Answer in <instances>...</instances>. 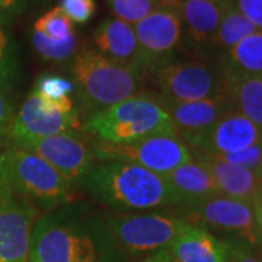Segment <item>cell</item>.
Wrapping results in <instances>:
<instances>
[{
	"label": "cell",
	"mask_w": 262,
	"mask_h": 262,
	"mask_svg": "<svg viewBox=\"0 0 262 262\" xmlns=\"http://www.w3.org/2000/svg\"><path fill=\"white\" fill-rule=\"evenodd\" d=\"M108 226L84 207H60L38 217L32 227L28 262H98Z\"/></svg>",
	"instance_id": "cell-1"
},
{
	"label": "cell",
	"mask_w": 262,
	"mask_h": 262,
	"mask_svg": "<svg viewBox=\"0 0 262 262\" xmlns=\"http://www.w3.org/2000/svg\"><path fill=\"white\" fill-rule=\"evenodd\" d=\"M82 184L105 206L127 213L181 206L165 175L117 160H96Z\"/></svg>",
	"instance_id": "cell-2"
},
{
	"label": "cell",
	"mask_w": 262,
	"mask_h": 262,
	"mask_svg": "<svg viewBox=\"0 0 262 262\" xmlns=\"http://www.w3.org/2000/svg\"><path fill=\"white\" fill-rule=\"evenodd\" d=\"M70 73L77 98L89 115L128 99L140 89L139 76L95 48L75 54Z\"/></svg>",
	"instance_id": "cell-3"
},
{
	"label": "cell",
	"mask_w": 262,
	"mask_h": 262,
	"mask_svg": "<svg viewBox=\"0 0 262 262\" xmlns=\"http://www.w3.org/2000/svg\"><path fill=\"white\" fill-rule=\"evenodd\" d=\"M82 130L108 143H130L151 136H178L159 99L134 95L101 113L88 117Z\"/></svg>",
	"instance_id": "cell-4"
},
{
	"label": "cell",
	"mask_w": 262,
	"mask_h": 262,
	"mask_svg": "<svg viewBox=\"0 0 262 262\" xmlns=\"http://www.w3.org/2000/svg\"><path fill=\"white\" fill-rule=\"evenodd\" d=\"M2 155L8 185L34 206L53 211L73 200L72 182L35 153L12 146Z\"/></svg>",
	"instance_id": "cell-5"
},
{
	"label": "cell",
	"mask_w": 262,
	"mask_h": 262,
	"mask_svg": "<svg viewBox=\"0 0 262 262\" xmlns=\"http://www.w3.org/2000/svg\"><path fill=\"white\" fill-rule=\"evenodd\" d=\"M91 147L96 160H117L166 175L192 160L179 136H151L130 143H108L94 139Z\"/></svg>",
	"instance_id": "cell-6"
},
{
	"label": "cell",
	"mask_w": 262,
	"mask_h": 262,
	"mask_svg": "<svg viewBox=\"0 0 262 262\" xmlns=\"http://www.w3.org/2000/svg\"><path fill=\"white\" fill-rule=\"evenodd\" d=\"M114 239L131 252L165 251L175 241L185 220L160 213H120L105 219Z\"/></svg>",
	"instance_id": "cell-7"
},
{
	"label": "cell",
	"mask_w": 262,
	"mask_h": 262,
	"mask_svg": "<svg viewBox=\"0 0 262 262\" xmlns=\"http://www.w3.org/2000/svg\"><path fill=\"white\" fill-rule=\"evenodd\" d=\"M140 48V73L155 75L168 64L182 39V19L175 8L159 6L140 22L133 25Z\"/></svg>",
	"instance_id": "cell-8"
},
{
	"label": "cell",
	"mask_w": 262,
	"mask_h": 262,
	"mask_svg": "<svg viewBox=\"0 0 262 262\" xmlns=\"http://www.w3.org/2000/svg\"><path fill=\"white\" fill-rule=\"evenodd\" d=\"M178 214L187 223L210 226L222 232L233 233L248 244L255 245L261 241L252 203L248 201L217 194L194 204L179 207Z\"/></svg>",
	"instance_id": "cell-9"
},
{
	"label": "cell",
	"mask_w": 262,
	"mask_h": 262,
	"mask_svg": "<svg viewBox=\"0 0 262 262\" xmlns=\"http://www.w3.org/2000/svg\"><path fill=\"white\" fill-rule=\"evenodd\" d=\"M15 147L35 153L69 182L82 181L95 163L91 141L84 140L76 131H67L46 137H28L12 143Z\"/></svg>",
	"instance_id": "cell-10"
},
{
	"label": "cell",
	"mask_w": 262,
	"mask_h": 262,
	"mask_svg": "<svg viewBox=\"0 0 262 262\" xmlns=\"http://www.w3.org/2000/svg\"><path fill=\"white\" fill-rule=\"evenodd\" d=\"M162 98L188 102L225 95L222 76L203 61H170L155 73Z\"/></svg>",
	"instance_id": "cell-11"
},
{
	"label": "cell",
	"mask_w": 262,
	"mask_h": 262,
	"mask_svg": "<svg viewBox=\"0 0 262 262\" xmlns=\"http://www.w3.org/2000/svg\"><path fill=\"white\" fill-rule=\"evenodd\" d=\"M192 155L225 156L262 143V128L236 110H230L206 131L182 137Z\"/></svg>",
	"instance_id": "cell-12"
},
{
	"label": "cell",
	"mask_w": 262,
	"mask_h": 262,
	"mask_svg": "<svg viewBox=\"0 0 262 262\" xmlns=\"http://www.w3.org/2000/svg\"><path fill=\"white\" fill-rule=\"evenodd\" d=\"M38 210L31 201L12 191L9 185L0 189V262L28 259Z\"/></svg>",
	"instance_id": "cell-13"
},
{
	"label": "cell",
	"mask_w": 262,
	"mask_h": 262,
	"mask_svg": "<svg viewBox=\"0 0 262 262\" xmlns=\"http://www.w3.org/2000/svg\"><path fill=\"white\" fill-rule=\"evenodd\" d=\"M82 128L80 115L77 110L72 113H51L42 108L38 96L32 91L15 114V120L10 130V143L28 139V137H46L67 131Z\"/></svg>",
	"instance_id": "cell-14"
},
{
	"label": "cell",
	"mask_w": 262,
	"mask_h": 262,
	"mask_svg": "<svg viewBox=\"0 0 262 262\" xmlns=\"http://www.w3.org/2000/svg\"><path fill=\"white\" fill-rule=\"evenodd\" d=\"M159 102L163 110L169 114L178 131L179 139L195 136L206 131L226 113L233 110V105L226 94L188 102L169 101L160 96Z\"/></svg>",
	"instance_id": "cell-15"
},
{
	"label": "cell",
	"mask_w": 262,
	"mask_h": 262,
	"mask_svg": "<svg viewBox=\"0 0 262 262\" xmlns=\"http://www.w3.org/2000/svg\"><path fill=\"white\" fill-rule=\"evenodd\" d=\"M95 50L115 63L130 69L141 79L140 48L131 25L120 19H105L94 31Z\"/></svg>",
	"instance_id": "cell-16"
},
{
	"label": "cell",
	"mask_w": 262,
	"mask_h": 262,
	"mask_svg": "<svg viewBox=\"0 0 262 262\" xmlns=\"http://www.w3.org/2000/svg\"><path fill=\"white\" fill-rule=\"evenodd\" d=\"M168 252L177 262H227L230 244L220 241L203 226L187 223Z\"/></svg>",
	"instance_id": "cell-17"
},
{
	"label": "cell",
	"mask_w": 262,
	"mask_h": 262,
	"mask_svg": "<svg viewBox=\"0 0 262 262\" xmlns=\"http://www.w3.org/2000/svg\"><path fill=\"white\" fill-rule=\"evenodd\" d=\"M192 159L200 162L208 170L222 195L252 203L253 196L262 185V177L255 170L230 165L207 155H192Z\"/></svg>",
	"instance_id": "cell-18"
},
{
	"label": "cell",
	"mask_w": 262,
	"mask_h": 262,
	"mask_svg": "<svg viewBox=\"0 0 262 262\" xmlns=\"http://www.w3.org/2000/svg\"><path fill=\"white\" fill-rule=\"evenodd\" d=\"M165 178L181 200L179 207L189 206L219 194L211 175L195 159L170 170L165 175Z\"/></svg>",
	"instance_id": "cell-19"
},
{
	"label": "cell",
	"mask_w": 262,
	"mask_h": 262,
	"mask_svg": "<svg viewBox=\"0 0 262 262\" xmlns=\"http://www.w3.org/2000/svg\"><path fill=\"white\" fill-rule=\"evenodd\" d=\"M226 3L213 0H182L179 15L187 35L196 44L210 42L219 28Z\"/></svg>",
	"instance_id": "cell-20"
},
{
	"label": "cell",
	"mask_w": 262,
	"mask_h": 262,
	"mask_svg": "<svg viewBox=\"0 0 262 262\" xmlns=\"http://www.w3.org/2000/svg\"><path fill=\"white\" fill-rule=\"evenodd\" d=\"M225 94L236 111L262 128V75L241 76L220 73Z\"/></svg>",
	"instance_id": "cell-21"
},
{
	"label": "cell",
	"mask_w": 262,
	"mask_h": 262,
	"mask_svg": "<svg viewBox=\"0 0 262 262\" xmlns=\"http://www.w3.org/2000/svg\"><path fill=\"white\" fill-rule=\"evenodd\" d=\"M225 75H262V31H255L225 51L222 70Z\"/></svg>",
	"instance_id": "cell-22"
},
{
	"label": "cell",
	"mask_w": 262,
	"mask_h": 262,
	"mask_svg": "<svg viewBox=\"0 0 262 262\" xmlns=\"http://www.w3.org/2000/svg\"><path fill=\"white\" fill-rule=\"evenodd\" d=\"M255 31H258V29L236 9L234 2H229V3H226L219 28L210 42L217 48L227 51L229 48L236 46L239 41H242L244 38L251 35Z\"/></svg>",
	"instance_id": "cell-23"
},
{
	"label": "cell",
	"mask_w": 262,
	"mask_h": 262,
	"mask_svg": "<svg viewBox=\"0 0 262 262\" xmlns=\"http://www.w3.org/2000/svg\"><path fill=\"white\" fill-rule=\"evenodd\" d=\"M32 46L39 56L48 61H64L77 51V35L72 34L64 39H50L41 32H32Z\"/></svg>",
	"instance_id": "cell-24"
},
{
	"label": "cell",
	"mask_w": 262,
	"mask_h": 262,
	"mask_svg": "<svg viewBox=\"0 0 262 262\" xmlns=\"http://www.w3.org/2000/svg\"><path fill=\"white\" fill-rule=\"evenodd\" d=\"M18 73V48L5 24L0 22V86L10 89Z\"/></svg>",
	"instance_id": "cell-25"
},
{
	"label": "cell",
	"mask_w": 262,
	"mask_h": 262,
	"mask_svg": "<svg viewBox=\"0 0 262 262\" xmlns=\"http://www.w3.org/2000/svg\"><path fill=\"white\" fill-rule=\"evenodd\" d=\"M34 31L41 32L50 39H64L75 34V24L66 16L63 10L56 6L35 20Z\"/></svg>",
	"instance_id": "cell-26"
},
{
	"label": "cell",
	"mask_w": 262,
	"mask_h": 262,
	"mask_svg": "<svg viewBox=\"0 0 262 262\" xmlns=\"http://www.w3.org/2000/svg\"><path fill=\"white\" fill-rule=\"evenodd\" d=\"M106 3L117 19L131 27L159 8L156 0H106Z\"/></svg>",
	"instance_id": "cell-27"
},
{
	"label": "cell",
	"mask_w": 262,
	"mask_h": 262,
	"mask_svg": "<svg viewBox=\"0 0 262 262\" xmlns=\"http://www.w3.org/2000/svg\"><path fill=\"white\" fill-rule=\"evenodd\" d=\"M32 91L48 101H60L64 98H70V95L75 92V86L70 80H67L61 76L42 75L37 79Z\"/></svg>",
	"instance_id": "cell-28"
},
{
	"label": "cell",
	"mask_w": 262,
	"mask_h": 262,
	"mask_svg": "<svg viewBox=\"0 0 262 262\" xmlns=\"http://www.w3.org/2000/svg\"><path fill=\"white\" fill-rule=\"evenodd\" d=\"M57 6L63 10L67 18L77 25L88 24L96 12L95 0H60Z\"/></svg>",
	"instance_id": "cell-29"
},
{
	"label": "cell",
	"mask_w": 262,
	"mask_h": 262,
	"mask_svg": "<svg viewBox=\"0 0 262 262\" xmlns=\"http://www.w3.org/2000/svg\"><path fill=\"white\" fill-rule=\"evenodd\" d=\"M214 158L223 160V162H227L230 165H237V166H242V168L255 170L259 175L262 173V143H258L252 147L242 150L239 153L225 155V156H214Z\"/></svg>",
	"instance_id": "cell-30"
},
{
	"label": "cell",
	"mask_w": 262,
	"mask_h": 262,
	"mask_svg": "<svg viewBox=\"0 0 262 262\" xmlns=\"http://www.w3.org/2000/svg\"><path fill=\"white\" fill-rule=\"evenodd\" d=\"M15 120V111L10 101L9 89L0 86V149L10 141V130Z\"/></svg>",
	"instance_id": "cell-31"
},
{
	"label": "cell",
	"mask_w": 262,
	"mask_h": 262,
	"mask_svg": "<svg viewBox=\"0 0 262 262\" xmlns=\"http://www.w3.org/2000/svg\"><path fill=\"white\" fill-rule=\"evenodd\" d=\"M234 6L255 28L262 31V0H234Z\"/></svg>",
	"instance_id": "cell-32"
},
{
	"label": "cell",
	"mask_w": 262,
	"mask_h": 262,
	"mask_svg": "<svg viewBox=\"0 0 262 262\" xmlns=\"http://www.w3.org/2000/svg\"><path fill=\"white\" fill-rule=\"evenodd\" d=\"M27 5V0H0V22L5 24L19 16L25 10Z\"/></svg>",
	"instance_id": "cell-33"
},
{
	"label": "cell",
	"mask_w": 262,
	"mask_h": 262,
	"mask_svg": "<svg viewBox=\"0 0 262 262\" xmlns=\"http://www.w3.org/2000/svg\"><path fill=\"white\" fill-rule=\"evenodd\" d=\"M230 244V253H229V259L227 262H262V259L251 252L246 246H242L239 244Z\"/></svg>",
	"instance_id": "cell-34"
},
{
	"label": "cell",
	"mask_w": 262,
	"mask_h": 262,
	"mask_svg": "<svg viewBox=\"0 0 262 262\" xmlns=\"http://www.w3.org/2000/svg\"><path fill=\"white\" fill-rule=\"evenodd\" d=\"M252 208L253 215H255V222H256V227H258V233L262 241V185L259 191L256 192V195L253 196L252 200Z\"/></svg>",
	"instance_id": "cell-35"
},
{
	"label": "cell",
	"mask_w": 262,
	"mask_h": 262,
	"mask_svg": "<svg viewBox=\"0 0 262 262\" xmlns=\"http://www.w3.org/2000/svg\"><path fill=\"white\" fill-rule=\"evenodd\" d=\"M146 262H177L172 256L170 253L165 249V251H159L158 253H155L153 256H150L149 259Z\"/></svg>",
	"instance_id": "cell-36"
},
{
	"label": "cell",
	"mask_w": 262,
	"mask_h": 262,
	"mask_svg": "<svg viewBox=\"0 0 262 262\" xmlns=\"http://www.w3.org/2000/svg\"><path fill=\"white\" fill-rule=\"evenodd\" d=\"M159 3V6H163V8H175L178 9L179 5L182 3V0H156Z\"/></svg>",
	"instance_id": "cell-37"
},
{
	"label": "cell",
	"mask_w": 262,
	"mask_h": 262,
	"mask_svg": "<svg viewBox=\"0 0 262 262\" xmlns=\"http://www.w3.org/2000/svg\"><path fill=\"white\" fill-rule=\"evenodd\" d=\"M8 185V181H6V173H5V162H3V155L0 153V189Z\"/></svg>",
	"instance_id": "cell-38"
},
{
	"label": "cell",
	"mask_w": 262,
	"mask_h": 262,
	"mask_svg": "<svg viewBox=\"0 0 262 262\" xmlns=\"http://www.w3.org/2000/svg\"><path fill=\"white\" fill-rule=\"evenodd\" d=\"M29 3H32V5H41V3H44V2H47V0H27Z\"/></svg>",
	"instance_id": "cell-39"
},
{
	"label": "cell",
	"mask_w": 262,
	"mask_h": 262,
	"mask_svg": "<svg viewBox=\"0 0 262 262\" xmlns=\"http://www.w3.org/2000/svg\"><path fill=\"white\" fill-rule=\"evenodd\" d=\"M213 2H219V3H229V2H234V0H213Z\"/></svg>",
	"instance_id": "cell-40"
},
{
	"label": "cell",
	"mask_w": 262,
	"mask_h": 262,
	"mask_svg": "<svg viewBox=\"0 0 262 262\" xmlns=\"http://www.w3.org/2000/svg\"><path fill=\"white\" fill-rule=\"evenodd\" d=\"M20 262H28V259H25V261H20Z\"/></svg>",
	"instance_id": "cell-41"
},
{
	"label": "cell",
	"mask_w": 262,
	"mask_h": 262,
	"mask_svg": "<svg viewBox=\"0 0 262 262\" xmlns=\"http://www.w3.org/2000/svg\"><path fill=\"white\" fill-rule=\"evenodd\" d=\"M261 175H262V173H261Z\"/></svg>",
	"instance_id": "cell-42"
}]
</instances>
